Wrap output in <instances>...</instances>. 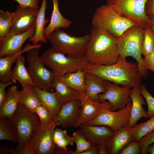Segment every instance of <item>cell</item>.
Returning <instances> with one entry per match:
<instances>
[{
  "label": "cell",
  "instance_id": "obj_46",
  "mask_svg": "<svg viewBox=\"0 0 154 154\" xmlns=\"http://www.w3.org/2000/svg\"><path fill=\"white\" fill-rule=\"evenodd\" d=\"M107 151L106 143L102 142L100 143L98 146V154H106Z\"/></svg>",
  "mask_w": 154,
  "mask_h": 154
},
{
  "label": "cell",
  "instance_id": "obj_2",
  "mask_svg": "<svg viewBox=\"0 0 154 154\" xmlns=\"http://www.w3.org/2000/svg\"><path fill=\"white\" fill-rule=\"evenodd\" d=\"M85 58L90 65H108L116 63L120 55L117 38L109 32L92 26Z\"/></svg>",
  "mask_w": 154,
  "mask_h": 154
},
{
  "label": "cell",
  "instance_id": "obj_16",
  "mask_svg": "<svg viewBox=\"0 0 154 154\" xmlns=\"http://www.w3.org/2000/svg\"><path fill=\"white\" fill-rule=\"evenodd\" d=\"M35 32V24L23 33L16 35L9 33L4 38L0 39V57L21 51L24 43L33 36Z\"/></svg>",
  "mask_w": 154,
  "mask_h": 154
},
{
  "label": "cell",
  "instance_id": "obj_30",
  "mask_svg": "<svg viewBox=\"0 0 154 154\" xmlns=\"http://www.w3.org/2000/svg\"><path fill=\"white\" fill-rule=\"evenodd\" d=\"M0 140H8L14 144L17 142L11 120L6 117H0Z\"/></svg>",
  "mask_w": 154,
  "mask_h": 154
},
{
  "label": "cell",
  "instance_id": "obj_43",
  "mask_svg": "<svg viewBox=\"0 0 154 154\" xmlns=\"http://www.w3.org/2000/svg\"><path fill=\"white\" fill-rule=\"evenodd\" d=\"M145 10L147 15L154 17V0H148L145 5Z\"/></svg>",
  "mask_w": 154,
  "mask_h": 154
},
{
  "label": "cell",
  "instance_id": "obj_5",
  "mask_svg": "<svg viewBox=\"0 0 154 154\" xmlns=\"http://www.w3.org/2000/svg\"><path fill=\"white\" fill-rule=\"evenodd\" d=\"M144 31L137 25L129 28L117 38V48L120 56L125 58L131 56L136 60L140 76L146 78L148 70L144 64L141 53Z\"/></svg>",
  "mask_w": 154,
  "mask_h": 154
},
{
  "label": "cell",
  "instance_id": "obj_27",
  "mask_svg": "<svg viewBox=\"0 0 154 154\" xmlns=\"http://www.w3.org/2000/svg\"><path fill=\"white\" fill-rule=\"evenodd\" d=\"M25 59L22 53L19 54L16 58L15 66L12 70L11 74L12 80L15 83L16 80L21 84L22 86L27 84H31L34 86L32 79L25 68Z\"/></svg>",
  "mask_w": 154,
  "mask_h": 154
},
{
  "label": "cell",
  "instance_id": "obj_45",
  "mask_svg": "<svg viewBox=\"0 0 154 154\" xmlns=\"http://www.w3.org/2000/svg\"><path fill=\"white\" fill-rule=\"evenodd\" d=\"M80 154H98V146L92 145L88 150Z\"/></svg>",
  "mask_w": 154,
  "mask_h": 154
},
{
  "label": "cell",
  "instance_id": "obj_31",
  "mask_svg": "<svg viewBox=\"0 0 154 154\" xmlns=\"http://www.w3.org/2000/svg\"><path fill=\"white\" fill-rule=\"evenodd\" d=\"M134 139L139 141L142 137L154 130V116L145 122L131 127Z\"/></svg>",
  "mask_w": 154,
  "mask_h": 154
},
{
  "label": "cell",
  "instance_id": "obj_48",
  "mask_svg": "<svg viewBox=\"0 0 154 154\" xmlns=\"http://www.w3.org/2000/svg\"><path fill=\"white\" fill-rule=\"evenodd\" d=\"M149 16L151 20L152 23V27L154 32V17L150 16Z\"/></svg>",
  "mask_w": 154,
  "mask_h": 154
},
{
  "label": "cell",
  "instance_id": "obj_20",
  "mask_svg": "<svg viewBox=\"0 0 154 154\" xmlns=\"http://www.w3.org/2000/svg\"><path fill=\"white\" fill-rule=\"evenodd\" d=\"M41 46V44L33 45L27 44L20 52L13 54H8L0 58V80L3 83L9 82L12 80L11 69L13 63L15 62L17 57L20 54L29 50L35 48L39 50Z\"/></svg>",
  "mask_w": 154,
  "mask_h": 154
},
{
  "label": "cell",
  "instance_id": "obj_34",
  "mask_svg": "<svg viewBox=\"0 0 154 154\" xmlns=\"http://www.w3.org/2000/svg\"><path fill=\"white\" fill-rule=\"evenodd\" d=\"M13 12L7 10L0 11V39L4 38L9 33L12 25Z\"/></svg>",
  "mask_w": 154,
  "mask_h": 154
},
{
  "label": "cell",
  "instance_id": "obj_22",
  "mask_svg": "<svg viewBox=\"0 0 154 154\" xmlns=\"http://www.w3.org/2000/svg\"><path fill=\"white\" fill-rule=\"evenodd\" d=\"M19 93L20 91L15 85L12 86L7 90L5 101L0 107V117L12 119L19 103Z\"/></svg>",
  "mask_w": 154,
  "mask_h": 154
},
{
  "label": "cell",
  "instance_id": "obj_29",
  "mask_svg": "<svg viewBox=\"0 0 154 154\" xmlns=\"http://www.w3.org/2000/svg\"><path fill=\"white\" fill-rule=\"evenodd\" d=\"M84 74L85 72L80 70L58 77L68 86L78 91H86Z\"/></svg>",
  "mask_w": 154,
  "mask_h": 154
},
{
  "label": "cell",
  "instance_id": "obj_32",
  "mask_svg": "<svg viewBox=\"0 0 154 154\" xmlns=\"http://www.w3.org/2000/svg\"><path fill=\"white\" fill-rule=\"evenodd\" d=\"M53 139L57 147L65 149H67L66 147L67 145L72 146L74 143L72 137L67 135L66 130H63L59 128L54 129Z\"/></svg>",
  "mask_w": 154,
  "mask_h": 154
},
{
  "label": "cell",
  "instance_id": "obj_26",
  "mask_svg": "<svg viewBox=\"0 0 154 154\" xmlns=\"http://www.w3.org/2000/svg\"><path fill=\"white\" fill-rule=\"evenodd\" d=\"M51 87L55 90V92L62 106L71 100L79 99V91L67 86L58 77H54Z\"/></svg>",
  "mask_w": 154,
  "mask_h": 154
},
{
  "label": "cell",
  "instance_id": "obj_21",
  "mask_svg": "<svg viewBox=\"0 0 154 154\" xmlns=\"http://www.w3.org/2000/svg\"><path fill=\"white\" fill-rule=\"evenodd\" d=\"M53 9L49 24L45 27L44 35L47 38L55 30L58 28L67 29L72 23L70 20L64 17L60 11L58 6L59 0H51Z\"/></svg>",
  "mask_w": 154,
  "mask_h": 154
},
{
  "label": "cell",
  "instance_id": "obj_15",
  "mask_svg": "<svg viewBox=\"0 0 154 154\" xmlns=\"http://www.w3.org/2000/svg\"><path fill=\"white\" fill-rule=\"evenodd\" d=\"M81 111V102L79 99L71 100L63 105L57 115L53 119L56 127H74Z\"/></svg>",
  "mask_w": 154,
  "mask_h": 154
},
{
  "label": "cell",
  "instance_id": "obj_8",
  "mask_svg": "<svg viewBox=\"0 0 154 154\" xmlns=\"http://www.w3.org/2000/svg\"><path fill=\"white\" fill-rule=\"evenodd\" d=\"M148 0H106V4L121 15L134 22L144 30L152 27L149 16L145 12Z\"/></svg>",
  "mask_w": 154,
  "mask_h": 154
},
{
  "label": "cell",
  "instance_id": "obj_40",
  "mask_svg": "<svg viewBox=\"0 0 154 154\" xmlns=\"http://www.w3.org/2000/svg\"><path fill=\"white\" fill-rule=\"evenodd\" d=\"M18 3L23 7H31L38 9L39 3L40 0H13Z\"/></svg>",
  "mask_w": 154,
  "mask_h": 154
},
{
  "label": "cell",
  "instance_id": "obj_37",
  "mask_svg": "<svg viewBox=\"0 0 154 154\" xmlns=\"http://www.w3.org/2000/svg\"><path fill=\"white\" fill-rule=\"evenodd\" d=\"M141 94L144 98L147 106L146 119L154 116V98L147 91L145 86L141 85L140 87Z\"/></svg>",
  "mask_w": 154,
  "mask_h": 154
},
{
  "label": "cell",
  "instance_id": "obj_13",
  "mask_svg": "<svg viewBox=\"0 0 154 154\" xmlns=\"http://www.w3.org/2000/svg\"><path fill=\"white\" fill-rule=\"evenodd\" d=\"M79 99L81 102V111L75 128L94 120L105 111L110 110L111 106L108 101H94L88 96L85 91H79Z\"/></svg>",
  "mask_w": 154,
  "mask_h": 154
},
{
  "label": "cell",
  "instance_id": "obj_47",
  "mask_svg": "<svg viewBox=\"0 0 154 154\" xmlns=\"http://www.w3.org/2000/svg\"><path fill=\"white\" fill-rule=\"evenodd\" d=\"M147 153H149L151 154H154V144L149 145L147 148Z\"/></svg>",
  "mask_w": 154,
  "mask_h": 154
},
{
  "label": "cell",
  "instance_id": "obj_18",
  "mask_svg": "<svg viewBox=\"0 0 154 154\" xmlns=\"http://www.w3.org/2000/svg\"><path fill=\"white\" fill-rule=\"evenodd\" d=\"M133 139L131 128L128 126L119 129L106 143L107 154H118Z\"/></svg>",
  "mask_w": 154,
  "mask_h": 154
},
{
  "label": "cell",
  "instance_id": "obj_38",
  "mask_svg": "<svg viewBox=\"0 0 154 154\" xmlns=\"http://www.w3.org/2000/svg\"><path fill=\"white\" fill-rule=\"evenodd\" d=\"M141 147L139 141L134 139L122 149L119 154H138L141 151Z\"/></svg>",
  "mask_w": 154,
  "mask_h": 154
},
{
  "label": "cell",
  "instance_id": "obj_10",
  "mask_svg": "<svg viewBox=\"0 0 154 154\" xmlns=\"http://www.w3.org/2000/svg\"><path fill=\"white\" fill-rule=\"evenodd\" d=\"M56 127L54 123L46 128L38 127L30 139L27 148L20 154H55L56 146L53 135Z\"/></svg>",
  "mask_w": 154,
  "mask_h": 154
},
{
  "label": "cell",
  "instance_id": "obj_19",
  "mask_svg": "<svg viewBox=\"0 0 154 154\" xmlns=\"http://www.w3.org/2000/svg\"><path fill=\"white\" fill-rule=\"evenodd\" d=\"M130 98L132 102V106L128 126L131 128L137 124L141 118L144 117L146 119L147 111L142 105L145 104L146 103L141 94L140 87L132 88Z\"/></svg>",
  "mask_w": 154,
  "mask_h": 154
},
{
  "label": "cell",
  "instance_id": "obj_17",
  "mask_svg": "<svg viewBox=\"0 0 154 154\" xmlns=\"http://www.w3.org/2000/svg\"><path fill=\"white\" fill-rule=\"evenodd\" d=\"M79 127L80 131L92 145L99 146L101 143H106L114 133L110 128L105 125L100 126L84 123Z\"/></svg>",
  "mask_w": 154,
  "mask_h": 154
},
{
  "label": "cell",
  "instance_id": "obj_35",
  "mask_svg": "<svg viewBox=\"0 0 154 154\" xmlns=\"http://www.w3.org/2000/svg\"><path fill=\"white\" fill-rule=\"evenodd\" d=\"M74 142L76 145L75 151L71 150L70 154H80L86 151L91 147L92 145L86 139L79 130L75 131L72 136Z\"/></svg>",
  "mask_w": 154,
  "mask_h": 154
},
{
  "label": "cell",
  "instance_id": "obj_24",
  "mask_svg": "<svg viewBox=\"0 0 154 154\" xmlns=\"http://www.w3.org/2000/svg\"><path fill=\"white\" fill-rule=\"evenodd\" d=\"M47 2L46 0H42L41 5L39 9L35 23V32L34 35L28 39L32 44L36 45L39 42L46 43L47 39L44 35V31L46 23L49 19H45V11Z\"/></svg>",
  "mask_w": 154,
  "mask_h": 154
},
{
  "label": "cell",
  "instance_id": "obj_1",
  "mask_svg": "<svg viewBox=\"0 0 154 154\" xmlns=\"http://www.w3.org/2000/svg\"><path fill=\"white\" fill-rule=\"evenodd\" d=\"M95 74L104 80L123 86L140 87L142 77L137 63L127 61L120 56L115 63L108 65H89L83 70Z\"/></svg>",
  "mask_w": 154,
  "mask_h": 154
},
{
  "label": "cell",
  "instance_id": "obj_23",
  "mask_svg": "<svg viewBox=\"0 0 154 154\" xmlns=\"http://www.w3.org/2000/svg\"><path fill=\"white\" fill-rule=\"evenodd\" d=\"M86 92L88 96L94 101L98 100L99 94L106 91V80L92 73L85 72Z\"/></svg>",
  "mask_w": 154,
  "mask_h": 154
},
{
  "label": "cell",
  "instance_id": "obj_25",
  "mask_svg": "<svg viewBox=\"0 0 154 154\" xmlns=\"http://www.w3.org/2000/svg\"><path fill=\"white\" fill-rule=\"evenodd\" d=\"M34 88L42 105L48 109L53 119L58 114L62 106L55 92H50L37 87H34Z\"/></svg>",
  "mask_w": 154,
  "mask_h": 154
},
{
  "label": "cell",
  "instance_id": "obj_3",
  "mask_svg": "<svg viewBox=\"0 0 154 154\" xmlns=\"http://www.w3.org/2000/svg\"><path fill=\"white\" fill-rule=\"evenodd\" d=\"M11 120L17 140V146L15 150L17 154H20L27 148L34 132L40 126L39 118L35 112L19 103Z\"/></svg>",
  "mask_w": 154,
  "mask_h": 154
},
{
  "label": "cell",
  "instance_id": "obj_28",
  "mask_svg": "<svg viewBox=\"0 0 154 154\" xmlns=\"http://www.w3.org/2000/svg\"><path fill=\"white\" fill-rule=\"evenodd\" d=\"M22 87V90L20 91L19 103L32 111L42 105L33 85L27 84Z\"/></svg>",
  "mask_w": 154,
  "mask_h": 154
},
{
  "label": "cell",
  "instance_id": "obj_4",
  "mask_svg": "<svg viewBox=\"0 0 154 154\" xmlns=\"http://www.w3.org/2000/svg\"><path fill=\"white\" fill-rule=\"evenodd\" d=\"M91 24L93 27L107 31L117 38L129 28L137 25L106 4L97 8L93 16Z\"/></svg>",
  "mask_w": 154,
  "mask_h": 154
},
{
  "label": "cell",
  "instance_id": "obj_33",
  "mask_svg": "<svg viewBox=\"0 0 154 154\" xmlns=\"http://www.w3.org/2000/svg\"><path fill=\"white\" fill-rule=\"evenodd\" d=\"M154 52V32L152 27L145 30L141 47V53L144 56Z\"/></svg>",
  "mask_w": 154,
  "mask_h": 154
},
{
  "label": "cell",
  "instance_id": "obj_39",
  "mask_svg": "<svg viewBox=\"0 0 154 154\" xmlns=\"http://www.w3.org/2000/svg\"><path fill=\"white\" fill-rule=\"evenodd\" d=\"M141 147V153L147 154L146 150L147 147L154 143V130L145 135L139 141Z\"/></svg>",
  "mask_w": 154,
  "mask_h": 154
},
{
  "label": "cell",
  "instance_id": "obj_6",
  "mask_svg": "<svg viewBox=\"0 0 154 154\" xmlns=\"http://www.w3.org/2000/svg\"><path fill=\"white\" fill-rule=\"evenodd\" d=\"M91 37L90 33L80 37L73 36L60 28L53 31L47 39L54 51L70 57L78 58L85 56Z\"/></svg>",
  "mask_w": 154,
  "mask_h": 154
},
{
  "label": "cell",
  "instance_id": "obj_12",
  "mask_svg": "<svg viewBox=\"0 0 154 154\" xmlns=\"http://www.w3.org/2000/svg\"><path fill=\"white\" fill-rule=\"evenodd\" d=\"M105 86L106 92L98 94V99L108 101L111 106L110 110H121L131 100L130 98L132 90L131 86H120L118 84L106 80Z\"/></svg>",
  "mask_w": 154,
  "mask_h": 154
},
{
  "label": "cell",
  "instance_id": "obj_36",
  "mask_svg": "<svg viewBox=\"0 0 154 154\" xmlns=\"http://www.w3.org/2000/svg\"><path fill=\"white\" fill-rule=\"evenodd\" d=\"M38 115L40 120V127L42 128L48 127L53 124V118L48 109L41 105L35 108L33 111Z\"/></svg>",
  "mask_w": 154,
  "mask_h": 154
},
{
  "label": "cell",
  "instance_id": "obj_44",
  "mask_svg": "<svg viewBox=\"0 0 154 154\" xmlns=\"http://www.w3.org/2000/svg\"><path fill=\"white\" fill-rule=\"evenodd\" d=\"M0 154H17L15 149L11 148L10 149L2 145L0 146Z\"/></svg>",
  "mask_w": 154,
  "mask_h": 154
},
{
  "label": "cell",
  "instance_id": "obj_11",
  "mask_svg": "<svg viewBox=\"0 0 154 154\" xmlns=\"http://www.w3.org/2000/svg\"><path fill=\"white\" fill-rule=\"evenodd\" d=\"M131 106V100L123 109L115 111L110 110H105L94 120L86 123L90 125L107 126L115 132L128 126Z\"/></svg>",
  "mask_w": 154,
  "mask_h": 154
},
{
  "label": "cell",
  "instance_id": "obj_7",
  "mask_svg": "<svg viewBox=\"0 0 154 154\" xmlns=\"http://www.w3.org/2000/svg\"><path fill=\"white\" fill-rule=\"evenodd\" d=\"M40 57L45 65L57 77L83 70L89 65L85 56L74 58L66 56L51 48L46 50Z\"/></svg>",
  "mask_w": 154,
  "mask_h": 154
},
{
  "label": "cell",
  "instance_id": "obj_42",
  "mask_svg": "<svg viewBox=\"0 0 154 154\" xmlns=\"http://www.w3.org/2000/svg\"><path fill=\"white\" fill-rule=\"evenodd\" d=\"M15 82L13 80L11 82L6 83H3L1 82H0V107L3 104L5 100L7 92L5 90V88L7 86L14 83Z\"/></svg>",
  "mask_w": 154,
  "mask_h": 154
},
{
  "label": "cell",
  "instance_id": "obj_9",
  "mask_svg": "<svg viewBox=\"0 0 154 154\" xmlns=\"http://www.w3.org/2000/svg\"><path fill=\"white\" fill-rule=\"evenodd\" d=\"M38 50L33 48L27 51L26 58L28 66L27 69L34 86L47 90L51 87L55 76L51 70L45 67L44 62L39 56Z\"/></svg>",
  "mask_w": 154,
  "mask_h": 154
},
{
  "label": "cell",
  "instance_id": "obj_41",
  "mask_svg": "<svg viewBox=\"0 0 154 154\" xmlns=\"http://www.w3.org/2000/svg\"><path fill=\"white\" fill-rule=\"evenodd\" d=\"M143 59L146 69L154 73V52L148 56H144Z\"/></svg>",
  "mask_w": 154,
  "mask_h": 154
},
{
  "label": "cell",
  "instance_id": "obj_14",
  "mask_svg": "<svg viewBox=\"0 0 154 154\" xmlns=\"http://www.w3.org/2000/svg\"><path fill=\"white\" fill-rule=\"evenodd\" d=\"M38 10L31 7H21L18 5L14 12L9 33L17 35L29 30L35 24Z\"/></svg>",
  "mask_w": 154,
  "mask_h": 154
}]
</instances>
